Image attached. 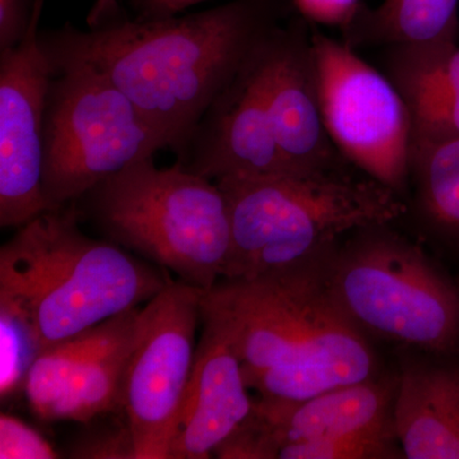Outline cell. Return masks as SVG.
<instances>
[{"instance_id": "1", "label": "cell", "mask_w": 459, "mask_h": 459, "mask_svg": "<svg viewBox=\"0 0 459 459\" xmlns=\"http://www.w3.org/2000/svg\"><path fill=\"white\" fill-rule=\"evenodd\" d=\"M281 0H234L184 16H132L98 0L87 29L40 32L51 65L80 62L107 75L177 152L282 17Z\"/></svg>"}, {"instance_id": "2", "label": "cell", "mask_w": 459, "mask_h": 459, "mask_svg": "<svg viewBox=\"0 0 459 459\" xmlns=\"http://www.w3.org/2000/svg\"><path fill=\"white\" fill-rule=\"evenodd\" d=\"M332 250L256 279L221 280L202 296V320L225 334L261 398L309 400L383 371L371 340L329 292Z\"/></svg>"}, {"instance_id": "3", "label": "cell", "mask_w": 459, "mask_h": 459, "mask_svg": "<svg viewBox=\"0 0 459 459\" xmlns=\"http://www.w3.org/2000/svg\"><path fill=\"white\" fill-rule=\"evenodd\" d=\"M77 208L45 211L0 249V312L36 355L159 294L169 281L120 246L84 235Z\"/></svg>"}, {"instance_id": "4", "label": "cell", "mask_w": 459, "mask_h": 459, "mask_svg": "<svg viewBox=\"0 0 459 459\" xmlns=\"http://www.w3.org/2000/svg\"><path fill=\"white\" fill-rule=\"evenodd\" d=\"M231 250L222 280H252L328 253L346 234L392 223L403 198L377 181L341 168L312 174L222 178Z\"/></svg>"}, {"instance_id": "5", "label": "cell", "mask_w": 459, "mask_h": 459, "mask_svg": "<svg viewBox=\"0 0 459 459\" xmlns=\"http://www.w3.org/2000/svg\"><path fill=\"white\" fill-rule=\"evenodd\" d=\"M77 202L115 244L172 272L180 282L208 291L223 279L231 225L214 181L177 164L159 169L151 157L111 175Z\"/></svg>"}, {"instance_id": "6", "label": "cell", "mask_w": 459, "mask_h": 459, "mask_svg": "<svg viewBox=\"0 0 459 459\" xmlns=\"http://www.w3.org/2000/svg\"><path fill=\"white\" fill-rule=\"evenodd\" d=\"M332 298L369 340L459 353V283L391 223L368 226L327 259Z\"/></svg>"}, {"instance_id": "7", "label": "cell", "mask_w": 459, "mask_h": 459, "mask_svg": "<svg viewBox=\"0 0 459 459\" xmlns=\"http://www.w3.org/2000/svg\"><path fill=\"white\" fill-rule=\"evenodd\" d=\"M44 128L42 186L50 210L82 198L170 141L95 66L51 65Z\"/></svg>"}, {"instance_id": "8", "label": "cell", "mask_w": 459, "mask_h": 459, "mask_svg": "<svg viewBox=\"0 0 459 459\" xmlns=\"http://www.w3.org/2000/svg\"><path fill=\"white\" fill-rule=\"evenodd\" d=\"M323 120L344 161L403 198L410 189L412 126L388 75L343 44L312 36Z\"/></svg>"}, {"instance_id": "9", "label": "cell", "mask_w": 459, "mask_h": 459, "mask_svg": "<svg viewBox=\"0 0 459 459\" xmlns=\"http://www.w3.org/2000/svg\"><path fill=\"white\" fill-rule=\"evenodd\" d=\"M202 290L180 281L141 309V325L122 391V411L135 459H170L181 407L195 365Z\"/></svg>"}, {"instance_id": "10", "label": "cell", "mask_w": 459, "mask_h": 459, "mask_svg": "<svg viewBox=\"0 0 459 459\" xmlns=\"http://www.w3.org/2000/svg\"><path fill=\"white\" fill-rule=\"evenodd\" d=\"M45 0L25 38L0 51V226L21 228L49 211L42 186L44 128L53 69L40 44Z\"/></svg>"}, {"instance_id": "11", "label": "cell", "mask_w": 459, "mask_h": 459, "mask_svg": "<svg viewBox=\"0 0 459 459\" xmlns=\"http://www.w3.org/2000/svg\"><path fill=\"white\" fill-rule=\"evenodd\" d=\"M259 47L175 152L177 165L184 170L212 181L291 172L277 146L265 107L258 74Z\"/></svg>"}, {"instance_id": "12", "label": "cell", "mask_w": 459, "mask_h": 459, "mask_svg": "<svg viewBox=\"0 0 459 459\" xmlns=\"http://www.w3.org/2000/svg\"><path fill=\"white\" fill-rule=\"evenodd\" d=\"M259 81L274 138L294 174L340 168L343 157L329 138L320 108L312 51L299 26L277 25L258 49Z\"/></svg>"}, {"instance_id": "13", "label": "cell", "mask_w": 459, "mask_h": 459, "mask_svg": "<svg viewBox=\"0 0 459 459\" xmlns=\"http://www.w3.org/2000/svg\"><path fill=\"white\" fill-rule=\"evenodd\" d=\"M170 459H207L252 413L240 359L225 334L204 322Z\"/></svg>"}, {"instance_id": "14", "label": "cell", "mask_w": 459, "mask_h": 459, "mask_svg": "<svg viewBox=\"0 0 459 459\" xmlns=\"http://www.w3.org/2000/svg\"><path fill=\"white\" fill-rule=\"evenodd\" d=\"M397 371H382L364 382L340 386L309 400L283 402L259 397L255 412L277 452L287 444L329 437H397Z\"/></svg>"}, {"instance_id": "15", "label": "cell", "mask_w": 459, "mask_h": 459, "mask_svg": "<svg viewBox=\"0 0 459 459\" xmlns=\"http://www.w3.org/2000/svg\"><path fill=\"white\" fill-rule=\"evenodd\" d=\"M398 349L395 431L407 459H459V353Z\"/></svg>"}, {"instance_id": "16", "label": "cell", "mask_w": 459, "mask_h": 459, "mask_svg": "<svg viewBox=\"0 0 459 459\" xmlns=\"http://www.w3.org/2000/svg\"><path fill=\"white\" fill-rule=\"evenodd\" d=\"M386 75L409 108L412 141L459 138L457 41L391 47Z\"/></svg>"}, {"instance_id": "17", "label": "cell", "mask_w": 459, "mask_h": 459, "mask_svg": "<svg viewBox=\"0 0 459 459\" xmlns=\"http://www.w3.org/2000/svg\"><path fill=\"white\" fill-rule=\"evenodd\" d=\"M141 309L108 320L104 336L89 350L66 383L48 420L87 422L122 411L124 377L141 325Z\"/></svg>"}, {"instance_id": "18", "label": "cell", "mask_w": 459, "mask_h": 459, "mask_svg": "<svg viewBox=\"0 0 459 459\" xmlns=\"http://www.w3.org/2000/svg\"><path fill=\"white\" fill-rule=\"evenodd\" d=\"M411 186L425 231L459 253V138L411 142Z\"/></svg>"}, {"instance_id": "19", "label": "cell", "mask_w": 459, "mask_h": 459, "mask_svg": "<svg viewBox=\"0 0 459 459\" xmlns=\"http://www.w3.org/2000/svg\"><path fill=\"white\" fill-rule=\"evenodd\" d=\"M459 0H383L349 29L359 38L395 45L457 41ZM352 33V35H353Z\"/></svg>"}, {"instance_id": "20", "label": "cell", "mask_w": 459, "mask_h": 459, "mask_svg": "<svg viewBox=\"0 0 459 459\" xmlns=\"http://www.w3.org/2000/svg\"><path fill=\"white\" fill-rule=\"evenodd\" d=\"M406 458L395 437H329L287 444L277 459H398Z\"/></svg>"}, {"instance_id": "21", "label": "cell", "mask_w": 459, "mask_h": 459, "mask_svg": "<svg viewBox=\"0 0 459 459\" xmlns=\"http://www.w3.org/2000/svg\"><path fill=\"white\" fill-rule=\"evenodd\" d=\"M0 337H2V397L13 394L18 385H23L27 370L36 353L25 329L13 316L0 312Z\"/></svg>"}, {"instance_id": "22", "label": "cell", "mask_w": 459, "mask_h": 459, "mask_svg": "<svg viewBox=\"0 0 459 459\" xmlns=\"http://www.w3.org/2000/svg\"><path fill=\"white\" fill-rule=\"evenodd\" d=\"M59 457L53 446L38 431L14 416H0V458L54 459Z\"/></svg>"}, {"instance_id": "23", "label": "cell", "mask_w": 459, "mask_h": 459, "mask_svg": "<svg viewBox=\"0 0 459 459\" xmlns=\"http://www.w3.org/2000/svg\"><path fill=\"white\" fill-rule=\"evenodd\" d=\"M307 20L319 25L349 29L361 13V0H292Z\"/></svg>"}, {"instance_id": "24", "label": "cell", "mask_w": 459, "mask_h": 459, "mask_svg": "<svg viewBox=\"0 0 459 459\" xmlns=\"http://www.w3.org/2000/svg\"><path fill=\"white\" fill-rule=\"evenodd\" d=\"M38 0H0V51L22 41L31 25Z\"/></svg>"}, {"instance_id": "25", "label": "cell", "mask_w": 459, "mask_h": 459, "mask_svg": "<svg viewBox=\"0 0 459 459\" xmlns=\"http://www.w3.org/2000/svg\"><path fill=\"white\" fill-rule=\"evenodd\" d=\"M77 458H128L135 459L134 443L128 425L119 430L93 435L75 446Z\"/></svg>"}, {"instance_id": "26", "label": "cell", "mask_w": 459, "mask_h": 459, "mask_svg": "<svg viewBox=\"0 0 459 459\" xmlns=\"http://www.w3.org/2000/svg\"><path fill=\"white\" fill-rule=\"evenodd\" d=\"M201 2L204 0H134L141 11L140 16L144 17L174 16Z\"/></svg>"}]
</instances>
